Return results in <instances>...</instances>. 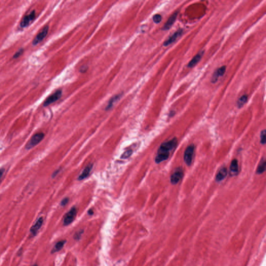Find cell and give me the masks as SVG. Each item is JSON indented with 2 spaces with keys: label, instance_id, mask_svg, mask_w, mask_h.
<instances>
[{
  "label": "cell",
  "instance_id": "cell-1",
  "mask_svg": "<svg viewBox=\"0 0 266 266\" xmlns=\"http://www.w3.org/2000/svg\"><path fill=\"white\" fill-rule=\"evenodd\" d=\"M177 144V141L176 138L163 143L157 151V155L155 159V162L160 163L168 159L170 155V151L176 147Z\"/></svg>",
  "mask_w": 266,
  "mask_h": 266
},
{
  "label": "cell",
  "instance_id": "cell-2",
  "mask_svg": "<svg viewBox=\"0 0 266 266\" xmlns=\"http://www.w3.org/2000/svg\"><path fill=\"white\" fill-rule=\"evenodd\" d=\"M44 134L43 133H38L34 135L26 146V148L29 150L34 148L39 144L43 140V139L44 138Z\"/></svg>",
  "mask_w": 266,
  "mask_h": 266
},
{
  "label": "cell",
  "instance_id": "cell-3",
  "mask_svg": "<svg viewBox=\"0 0 266 266\" xmlns=\"http://www.w3.org/2000/svg\"><path fill=\"white\" fill-rule=\"evenodd\" d=\"M48 30H49V26H45L33 40L32 44L34 46H36L37 44L40 43V42H42V41L46 38L48 34Z\"/></svg>",
  "mask_w": 266,
  "mask_h": 266
},
{
  "label": "cell",
  "instance_id": "cell-4",
  "mask_svg": "<svg viewBox=\"0 0 266 266\" xmlns=\"http://www.w3.org/2000/svg\"><path fill=\"white\" fill-rule=\"evenodd\" d=\"M77 215V209L75 207L71 208V210L65 215L63 218V225L67 226L74 222Z\"/></svg>",
  "mask_w": 266,
  "mask_h": 266
},
{
  "label": "cell",
  "instance_id": "cell-5",
  "mask_svg": "<svg viewBox=\"0 0 266 266\" xmlns=\"http://www.w3.org/2000/svg\"><path fill=\"white\" fill-rule=\"evenodd\" d=\"M61 95H62V90H57L54 93H53L52 95H51L46 98L43 103V106L44 107H47L52 103H55L60 98Z\"/></svg>",
  "mask_w": 266,
  "mask_h": 266
},
{
  "label": "cell",
  "instance_id": "cell-6",
  "mask_svg": "<svg viewBox=\"0 0 266 266\" xmlns=\"http://www.w3.org/2000/svg\"><path fill=\"white\" fill-rule=\"evenodd\" d=\"M35 18H36V11L34 10L31 12L29 14L26 15L22 19L20 23V27L23 28L27 27L29 25L30 23H31L32 21H34Z\"/></svg>",
  "mask_w": 266,
  "mask_h": 266
},
{
  "label": "cell",
  "instance_id": "cell-7",
  "mask_svg": "<svg viewBox=\"0 0 266 266\" xmlns=\"http://www.w3.org/2000/svg\"><path fill=\"white\" fill-rule=\"evenodd\" d=\"M194 145H190L187 147L184 154V161L187 165H190L192 161L193 156L194 153Z\"/></svg>",
  "mask_w": 266,
  "mask_h": 266
},
{
  "label": "cell",
  "instance_id": "cell-8",
  "mask_svg": "<svg viewBox=\"0 0 266 266\" xmlns=\"http://www.w3.org/2000/svg\"><path fill=\"white\" fill-rule=\"evenodd\" d=\"M184 173L181 168H178L175 171L171 177V181L172 184H177L182 178Z\"/></svg>",
  "mask_w": 266,
  "mask_h": 266
},
{
  "label": "cell",
  "instance_id": "cell-9",
  "mask_svg": "<svg viewBox=\"0 0 266 266\" xmlns=\"http://www.w3.org/2000/svg\"><path fill=\"white\" fill-rule=\"evenodd\" d=\"M226 67L224 66L218 68V69L216 70V71L215 72L214 74H213L212 79H211V82L212 83L214 84L216 82H217L219 78L224 76V74L226 72Z\"/></svg>",
  "mask_w": 266,
  "mask_h": 266
},
{
  "label": "cell",
  "instance_id": "cell-10",
  "mask_svg": "<svg viewBox=\"0 0 266 266\" xmlns=\"http://www.w3.org/2000/svg\"><path fill=\"white\" fill-rule=\"evenodd\" d=\"M43 223V217H40L31 227L30 231L33 236H35L36 235L38 231L40 230L41 227H42Z\"/></svg>",
  "mask_w": 266,
  "mask_h": 266
},
{
  "label": "cell",
  "instance_id": "cell-11",
  "mask_svg": "<svg viewBox=\"0 0 266 266\" xmlns=\"http://www.w3.org/2000/svg\"><path fill=\"white\" fill-rule=\"evenodd\" d=\"M182 31L183 30L182 29H180L178 30V31L175 32L171 36H170V38L168 39V40H166L164 42V46H168L170 44H172L173 42H175L177 40V39L182 34Z\"/></svg>",
  "mask_w": 266,
  "mask_h": 266
},
{
  "label": "cell",
  "instance_id": "cell-12",
  "mask_svg": "<svg viewBox=\"0 0 266 266\" xmlns=\"http://www.w3.org/2000/svg\"><path fill=\"white\" fill-rule=\"evenodd\" d=\"M178 12H176L175 13H174L173 15L169 18V19H168L167 22L165 23V25H164L163 27L162 28L163 30H168L170 29L171 28L172 25H173V23H175V21L176 20L177 18V16L178 15Z\"/></svg>",
  "mask_w": 266,
  "mask_h": 266
},
{
  "label": "cell",
  "instance_id": "cell-13",
  "mask_svg": "<svg viewBox=\"0 0 266 266\" xmlns=\"http://www.w3.org/2000/svg\"><path fill=\"white\" fill-rule=\"evenodd\" d=\"M204 52V51L202 50L201 52H199L192 59L189 63L188 67L192 68L195 66V65H197L199 61L201 60L202 57L203 56V55Z\"/></svg>",
  "mask_w": 266,
  "mask_h": 266
},
{
  "label": "cell",
  "instance_id": "cell-14",
  "mask_svg": "<svg viewBox=\"0 0 266 266\" xmlns=\"http://www.w3.org/2000/svg\"><path fill=\"white\" fill-rule=\"evenodd\" d=\"M93 164H89L84 168V170L82 171V173L80 174V176L78 177V180H82L87 178L88 175L90 174V172L92 170Z\"/></svg>",
  "mask_w": 266,
  "mask_h": 266
},
{
  "label": "cell",
  "instance_id": "cell-15",
  "mask_svg": "<svg viewBox=\"0 0 266 266\" xmlns=\"http://www.w3.org/2000/svg\"><path fill=\"white\" fill-rule=\"evenodd\" d=\"M227 175V170L226 168H221L217 174L216 175V180L217 182L221 181L226 177Z\"/></svg>",
  "mask_w": 266,
  "mask_h": 266
},
{
  "label": "cell",
  "instance_id": "cell-16",
  "mask_svg": "<svg viewBox=\"0 0 266 266\" xmlns=\"http://www.w3.org/2000/svg\"><path fill=\"white\" fill-rule=\"evenodd\" d=\"M238 163L237 160H233L231 162L230 165V174L231 176L236 175L238 172Z\"/></svg>",
  "mask_w": 266,
  "mask_h": 266
},
{
  "label": "cell",
  "instance_id": "cell-17",
  "mask_svg": "<svg viewBox=\"0 0 266 266\" xmlns=\"http://www.w3.org/2000/svg\"><path fill=\"white\" fill-rule=\"evenodd\" d=\"M66 242V240L59 241L58 242H57L56 244L54 247L52 249V251H51V253L54 254L56 252L60 251L61 249H63Z\"/></svg>",
  "mask_w": 266,
  "mask_h": 266
},
{
  "label": "cell",
  "instance_id": "cell-18",
  "mask_svg": "<svg viewBox=\"0 0 266 266\" xmlns=\"http://www.w3.org/2000/svg\"><path fill=\"white\" fill-rule=\"evenodd\" d=\"M247 98H248V97L247 95H245L240 97V98L237 101V106L239 108H241L243 107L244 105H245V103L247 102Z\"/></svg>",
  "mask_w": 266,
  "mask_h": 266
},
{
  "label": "cell",
  "instance_id": "cell-19",
  "mask_svg": "<svg viewBox=\"0 0 266 266\" xmlns=\"http://www.w3.org/2000/svg\"><path fill=\"white\" fill-rule=\"evenodd\" d=\"M121 96V94H119L117 95H115L110 100V101H109V103H108V105L107 106V107L106 108V110H109V109H111L112 107L113 106V103H115L116 101L119 100Z\"/></svg>",
  "mask_w": 266,
  "mask_h": 266
},
{
  "label": "cell",
  "instance_id": "cell-20",
  "mask_svg": "<svg viewBox=\"0 0 266 266\" xmlns=\"http://www.w3.org/2000/svg\"><path fill=\"white\" fill-rule=\"evenodd\" d=\"M265 170H266V161L264 159L262 160L258 166L256 173L257 174H262L265 171Z\"/></svg>",
  "mask_w": 266,
  "mask_h": 266
},
{
  "label": "cell",
  "instance_id": "cell-21",
  "mask_svg": "<svg viewBox=\"0 0 266 266\" xmlns=\"http://www.w3.org/2000/svg\"><path fill=\"white\" fill-rule=\"evenodd\" d=\"M133 153V150L131 149L128 150L127 151H126L124 153L121 155V159H128V157H130Z\"/></svg>",
  "mask_w": 266,
  "mask_h": 266
},
{
  "label": "cell",
  "instance_id": "cell-22",
  "mask_svg": "<svg viewBox=\"0 0 266 266\" xmlns=\"http://www.w3.org/2000/svg\"><path fill=\"white\" fill-rule=\"evenodd\" d=\"M153 20L155 23H159L161 21L162 16L160 14H156L153 16Z\"/></svg>",
  "mask_w": 266,
  "mask_h": 266
},
{
  "label": "cell",
  "instance_id": "cell-23",
  "mask_svg": "<svg viewBox=\"0 0 266 266\" xmlns=\"http://www.w3.org/2000/svg\"><path fill=\"white\" fill-rule=\"evenodd\" d=\"M23 52H24L23 48H20V49H19V50H18L17 52H16L15 54H14V55L13 56V58H18L21 55L23 54Z\"/></svg>",
  "mask_w": 266,
  "mask_h": 266
},
{
  "label": "cell",
  "instance_id": "cell-24",
  "mask_svg": "<svg viewBox=\"0 0 266 266\" xmlns=\"http://www.w3.org/2000/svg\"><path fill=\"white\" fill-rule=\"evenodd\" d=\"M260 139H261V143L264 145L266 143V131L264 130L261 133L260 135Z\"/></svg>",
  "mask_w": 266,
  "mask_h": 266
},
{
  "label": "cell",
  "instance_id": "cell-25",
  "mask_svg": "<svg viewBox=\"0 0 266 266\" xmlns=\"http://www.w3.org/2000/svg\"><path fill=\"white\" fill-rule=\"evenodd\" d=\"M69 200V199H68V197L63 199V200L61 202V206H66L68 203Z\"/></svg>",
  "mask_w": 266,
  "mask_h": 266
},
{
  "label": "cell",
  "instance_id": "cell-26",
  "mask_svg": "<svg viewBox=\"0 0 266 266\" xmlns=\"http://www.w3.org/2000/svg\"><path fill=\"white\" fill-rule=\"evenodd\" d=\"M4 170L3 168H1L0 169V178H1V177L2 176L3 174L4 173Z\"/></svg>",
  "mask_w": 266,
  "mask_h": 266
},
{
  "label": "cell",
  "instance_id": "cell-27",
  "mask_svg": "<svg viewBox=\"0 0 266 266\" xmlns=\"http://www.w3.org/2000/svg\"><path fill=\"white\" fill-rule=\"evenodd\" d=\"M86 68H87V67H82V68L80 70V71L82 72H85L86 71Z\"/></svg>",
  "mask_w": 266,
  "mask_h": 266
},
{
  "label": "cell",
  "instance_id": "cell-28",
  "mask_svg": "<svg viewBox=\"0 0 266 266\" xmlns=\"http://www.w3.org/2000/svg\"><path fill=\"white\" fill-rule=\"evenodd\" d=\"M93 213H94V212H93V211L92 210H90L88 211V214H89V215H93Z\"/></svg>",
  "mask_w": 266,
  "mask_h": 266
},
{
  "label": "cell",
  "instance_id": "cell-29",
  "mask_svg": "<svg viewBox=\"0 0 266 266\" xmlns=\"http://www.w3.org/2000/svg\"><path fill=\"white\" fill-rule=\"evenodd\" d=\"M38 266V265H36V264H34V265H33V266Z\"/></svg>",
  "mask_w": 266,
  "mask_h": 266
}]
</instances>
